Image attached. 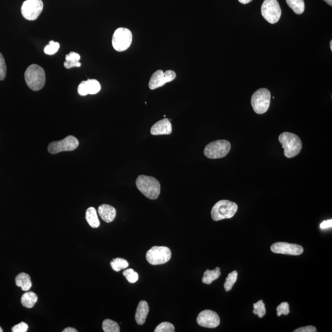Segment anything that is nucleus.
<instances>
[{
  "label": "nucleus",
  "mask_w": 332,
  "mask_h": 332,
  "mask_svg": "<svg viewBox=\"0 0 332 332\" xmlns=\"http://www.w3.org/2000/svg\"><path fill=\"white\" fill-rule=\"evenodd\" d=\"M86 88L88 94H96L101 89V86L96 80H87L85 81Z\"/></svg>",
  "instance_id": "nucleus-24"
},
{
  "label": "nucleus",
  "mask_w": 332,
  "mask_h": 332,
  "mask_svg": "<svg viewBox=\"0 0 332 332\" xmlns=\"http://www.w3.org/2000/svg\"><path fill=\"white\" fill-rule=\"evenodd\" d=\"M6 65L3 55L0 53V81H3L6 75Z\"/></svg>",
  "instance_id": "nucleus-33"
},
{
  "label": "nucleus",
  "mask_w": 332,
  "mask_h": 332,
  "mask_svg": "<svg viewBox=\"0 0 332 332\" xmlns=\"http://www.w3.org/2000/svg\"><path fill=\"white\" fill-rule=\"evenodd\" d=\"M16 284L18 287L21 288L24 291H28L32 286L31 278L27 273H20L16 276Z\"/></svg>",
  "instance_id": "nucleus-18"
},
{
  "label": "nucleus",
  "mask_w": 332,
  "mask_h": 332,
  "mask_svg": "<svg viewBox=\"0 0 332 332\" xmlns=\"http://www.w3.org/2000/svg\"><path fill=\"white\" fill-rule=\"evenodd\" d=\"M63 332H78V331L75 329L72 328V327H67L64 330Z\"/></svg>",
  "instance_id": "nucleus-37"
},
{
  "label": "nucleus",
  "mask_w": 332,
  "mask_h": 332,
  "mask_svg": "<svg viewBox=\"0 0 332 332\" xmlns=\"http://www.w3.org/2000/svg\"><path fill=\"white\" fill-rule=\"evenodd\" d=\"M288 6L297 15H301L305 11L304 0H286Z\"/></svg>",
  "instance_id": "nucleus-23"
},
{
  "label": "nucleus",
  "mask_w": 332,
  "mask_h": 332,
  "mask_svg": "<svg viewBox=\"0 0 332 332\" xmlns=\"http://www.w3.org/2000/svg\"><path fill=\"white\" fill-rule=\"evenodd\" d=\"M79 146L78 139L74 136H69L63 140L53 141L48 146V152L51 154H57L62 152H70L76 149Z\"/></svg>",
  "instance_id": "nucleus-10"
},
{
  "label": "nucleus",
  "mask_w": 332,
  "mask_h": 332,
  "mask_svg": "<svg viewBox=\"0 0 332 332\" xmlns=\"http://www.w3.org/2000/svg\"><path fill=\"white\" fill-rule=\"evenodd\" d=\"M171 255L170 248L164 246H154L147 252L146 259L148 263L152 265H159L170 261Z\"/></svg>",
  "instance_id": "nucleus-7"
},
{
  "label": "nucleus",
  "mask_w": 332,
  "mask_h": 332,
  "mask_svg": "<svg viewBox=\"0 0 332 332\" xmlns=\"http://www.w3.org/2000/svg\"><path fill=\"white\" fill-rule=\"evenodd\" d=\"M266 311L265 305L263 300H259L257 303L254 304V310L253 313L259 315L260 318H262L266 315Z\"/></svg>",
  "instance_id": "nucleus-28"
},
{
  "label": "nucleus",
  "mask_w": 332,
  "mask_h": 332,
  "mask_svg": "<svg viewBox=\"0 0 332 332\" xmlns=\"http://www.w3.org/2000/svg\"><path fill=\"white\" fill-rule=\"evenodd\" d=\"M279 141L282 144L285 157L287 158L296 157L302 148V142L299 137L290 132H283L279 137Z\"/></svg>",
  "instance_id": "nucleus-3"
},
{
  "label": "nucleus",
  "mask_w": 332,
  "mask_h": 332,
  "mask_svg": "<svg viewBox=\"0 0 332 332\" xmlns=\"http://www.w3.org/2000/svg\"><path fill=\"white\" fill-rule=\"evenodd\" d=\"M221 275V271H220V268L219 267L216 268L213 270H207L204 272L203 279H202V281L204 284H210L211 283L214 281L216 280H217Z\"/></svg>",
  "instance_id": "nucleus-21"
},
{
  "label": "nucleus",
  "mask_w": 332,
  "mask_h": 332,
  "mask_svg": "<svg viewBox=\"0 0 332 332\" xmlns=\"http://www.w3.org/2000/svg\"><path fill=\"white\" fill-rule=\"evenodd\" d=\"M271 102V92L266 88L257 90L252 95L251 104L255 113L262 115L268 111Z\"/></svg>",
  "instance_id": "nucleus-6"
},
{
  "label": "nucleus",
  "mask_w": 332,
  "mask_h": 332,
  "mask_svg": "<svg viewBox=\"0 0 332 332\" xmlns=\"http://www.w3.org/2000/svg\"><path fill=\"white\" fill-rule=\"evenodd\" d=\"M196 320L199 326L206 328H216L220 323V317L217 313L209 310L199 313Z\"/></svg>",
  "instance_id": "nucleus-13"
},
{
  "label": "nucleus",
  "mask_w": 332,
  "mask_h": 332,
  "mask_svg": "<svg viewBox=\"0 0 332 332\" xmlns=\"http://www.w3.org/2000/svg\"><path fill=\"white\" fill-rule=\"evenodd\" d=\"M110 265L114 271L119 272L122 269H126L129 266V263L125 259L117 258L110 262Z\"/></svg>",
  "instance_id": "nucleus-25"
},
{
  "label": "nucleus",
  "mask_w": 332,
  "mask_h": 332,
  "mask_svg": "<svg viewBox=\"0 0 332 332\" xmlns=\"http://www.w3.org/2000/svg\"><path fill=\"white\" fill-rule=\"evenodd\" d=\"M330 46H331V50L332 51V41H331V43H330Z\"/></svg>",
  "instance_id": "nucleus-40"
},
{
  "label": "nucleus",
  "mask_w": 332,
  "mask_h": 332,
  "mask_svg": "<svg viewBox=\"0 0 332 332\" xmlns=\"http://www.w3.org/2000/svg\"><path fill=\"white\" fill-rule=\"evenodd\" d=\"M238 205L234 202L221 200L213 206L211 210V217L214 221L231 219L238 210Z\"/></svg>",
  "instance_id": "nucleus-4"
},
{
  "label": "nucleus",
  "mask_w": 332,
  "mask_h": 332,
  "mask_svg": "<svg viewBox=\"0 0 332 332\" xmlns=\"http://www.w3.org/2000/svg\"><path fill=\"white\" fill-rule=\"evenodd\" d=\"M25 80L30 89L38 91L42 89L45 85V70L38 65H31L25 72Z\"/></svg>",
  "instance_id": "nucleus-2"
},
{
  "label": "nucleus",
  "mask_w": 332,
  "mask_h": 332,
  "mask_svg": "<svg viewBox=\"0 0 332 332\" xmlns=\"http://www.w3.org/2000/svg\"><path fill=\"white\" fill-rule=\"evenodd\" d=\"M37 301H38V296L33 292H27L22 296V305L27 308H34Z\"/></svg>",
  "instance_id": "nucleus-22"
},
{
  "label": "nucleus",
  "mask_w": 332,
  "mask_h": 332,
  "mask_svg": "<svg viewBox=\"0 0 332 332\" xmlns=\"http://www.w3.org/2000/svg\"><path fill=\"white\" fill-rule=\"evenodd\" d=\"M80 55L78 53L71 52L66 55V62H64V67L69 69L73 67H80L81 64L80 62Z\"/></svg>",
  "instance_id": "nucleus-20"
},
{
  "label": "nucleus",
  "mask_w": 332,
  "mask_h": 332,
  "mask_svg": "<svg viewBox=\"0 0 332 332\" xmlns=\"http://www.w3.org/2000/svg\"><path fill=\"white\" fill-rule=\"evenodd\" d=\"M102 329L105 332H119L120 326L117 322L110 319H105L102 323Z\"/></svg>",
  "instance_id": "nucleus-26"
},
{
  "label": "nucleus",
  "mask_w": 332,
  "mask_h": 332,
  "mask_svg": "<svg viewBox=\"0 0 332 332\" xmlns=\"http://www.w3.org/2000/svg\"><path fill=\"white\" fill-rule=\"evenodd\" d=\"M176 78V73L173 70L164 72L161 70L156 71L151 76L149 81L150 89L154 90L163 87L166 83L171 82Z\"/></svg>",
  "instance_id": "nucleus-12"
},
{
  "label": "nucleus",
  "mask_w": 332,
  "mask_h": 332,
  "mask_svg": "<svg viewBox=\"0 0 332 332\" xmlns=\"http://www.w3.org/2000/svg\"><path fill=\"white\" fill-rule=\"evenodd\" d=\"M281 9L277 0H264L262 6V15L264 19L275 24L280 19Z\"/></svg>",
  "instance_id": "nucleus-9"
},
{
  "label": "nucleus",
  "mask_w": 332,
  "mask_h": 332,
  "mask_svg": "<svg viewBox=\"0 0 332 332\" xmlns=\"http://www.w3.org/2000/svg\"><path fill=\"white\" fill-rule=\"evenodd\" d=\"M98 213L102 219L106 223L113 222L117 215V210L115 208L108 204H102L100 206Z\"/></svg>",
  "instance_id": "nucleus-16"
},
{
  "label": "nucleus",
  "mask_w": 332,
  "mask_h": 332,
  "mask_svg": "<svg viewBox=\"0 0 332 332\" xmlns=\"http://www.w3.org/2000/svg\"><path fill=\"white\" fill-rule=\"evenodd\" d=\"M123 275L124 277L126 278V280H128V282L131 283V284H134V283L138 281L139 280V275L138 273L136 272L132 269H127L126 270L124 271L123 272Z\"/></svg>",
  "instance_id": "nucleus-29"
},
{
  "label": "nucleus",
  "mask_w": 332,
  "mask_h": 332,
  "mask_svg": "<svg viewBox=\"0 0 332 332\" xmlns=\"http://www.w3.org/2000/svg\"><path fill=\"white\" fill-rule=\"evenodd\" d=\"M132 42V34L126 28L121 27L115 30L112 38L113 47L118 52L127 50Z\"/></svg>",
  "instance_id": "nucleus-8"
},
{
  "label": "nucleus",
  "mask_w": 332,
  "mask_h": 332,
  "mask_svg": "<svg viewBox=\"0 0 332 332\" xmlns=\"http://www.w3.org/2000/svg\"><path fill=\"white\" fill-rule=\"evenodd\" d=\"M231 143L225 140L212 141L206 146L204 154L210 159H219L226 157L230 152Z\"/></svg>",
  "instance_id": "nucleus-5"
},
{
  "label": "nucleus",
  "mask_w": 332,
  "mask_h": 332,
  "mask_svg": "<svg viewBox=\"0 0 332 332\" xmlns=\"http://www.w3.org/2000/svg\"><path fill=\"white\" fill-rule=\"evenodd\" d=\"M3 332V329H2L1 327H0V332Z\"/></svg>",
  "instance_id": "nucleus-41"
},
{
  "label": "nucleus",
  "mask_w": 332,
  "mask_h": 332,
  "mask_svg": "<svg viewBox=\"0 0 332 332\" xmlns=\"http://www.w3.org/2000/svg\"><path fill=\"white\" fill-rule=\"evenodd\" d=\"M294 332H316L317 329L315 327L309 326L301 327V328L295 330Z\"/></svg>",
  "instance_id": "nucleus-35"
},
{
  "label": "nucleus",
  "mask_w": 332,
  "mask_h": 332,
  "mask_svg": "<svg viewBox=\"0 0 332 332\" xmlns=\"http://www.w3.org/2000/svg\"><path fill=\"white\" fill-rule=\"evenodd\" d=\"M60 48L59 43L55 42L54 41H51L50 44L46 46L45 50V53L48 55H54L56 53Z\"/></svg>",
  "instance_id": "nucleus-31"
},
{
  "label": "nucleus",
  "mask_w": 332,
  "mask_h": 332,
  "mask_svg": "<svg viewBox=\"0 0 332 332\" xmlns=\"http://www.w3.org/2000/svg\"><path fill=\"white\" fill-rule=\"evenodd\" d=\"M238 272L236 271H233L227 276L224 284V288L227 292L229 291L233 288L238 279Z\"/></svg>",
  "instance_id": "nucleus-27"
},
{
  "label": "nucleus",
  "mask_w": 332,
  "mask_h": 332,
  "mask_svg": "<svg viewBox=\"0 0 332 332\" xmlns=\"http://www.w3.org/2000/svg\"><path fill=\"white\" fill-rule=\"evenodd\" d=\"M290 313L289 305L287 302L280 303L277 307V315L280 316L282 315H288Z\"/></svg>",
  "instance_id": "nucleus-32"
},
{
  "label": "nucleus",
  "mask_w": 332,
  "mask_h": 332,
  "mask_svg": "<svg viewBox=\"0 0 332 332\" xmlns=\"http://www.w3.org/2000/svg\"><path fill=\"white\" fill-rule=\"evenodd\" d=\"M43 9L42 0H26L22 4L21 13L25 19L35 20L41 15Z\"/></svg>",
  "instance_id": "nucleus-11"
},
{
  "label": "nucleus",
  "mask_w": 332,
  "mask_h": 332,
  "mask_svg": "<svg viewBox=\"0 0 332 332\" xmlns=\"http://www.w3.org/2000/svg\"><path fill=\"white\" fill-rule=\"evenodd\" d=\"M332 226V220H326V221H324L323 222L321 223V224L320 225V228H321L322 229L329 228V227H331Z\"/></svg>",
  "instance_id": "nucleus-36"
},
{
  "label": "nucleus",
  "mask_w": 332,
  "mask_h": 332,
  "mask_svg": "<svg viewBox=\"0 0 332 332\" xmlns=\"http://www.w3.org/2000/svg\"><path fill=\"white\" fill-rule=\"evenodd\" d=\"M271 250L276 254L299 255L304 251L302 246L287 243H276L271 246Z\"/></svg>",
  "instance_id": "nucleus-14"
},
{
  "label": "nucleus",
  "mask_w": 332,
  "mask_h": 332,
  "mask_svg": "<svg viewBox=\"0 0 332 332\" xmlns=\"http://www.w3.org/2000/svg\"><path fill=\"white\" fill-rule=\"evenodd\" d=\"M175 327L170 322H164L157 326L155 330V332H174Z\"/></svg>",
  "instance_id": "nucleus-30"
},
{
  "label": "nucleus",
  "mask_w": 332,
  "mask_h": 332,
  "mask_svg": "<svg viewBox=\"0 0 332 332\" xmlns=\"http://www.w3.org/2000/svg\"><path fill=\"white\" fill-rule=\"evenodd\" d=\"M29 329V326L27 324L24 322H20V323L16 325L12 328V332H26Z\"/></svg>",
  "instance_id": "nucleus-34"
},
{
  "label": "nucleus",
  "mask_w": 332,
  "mask_h": 332,
  "mask_svg": "<svg viewBox=\"0 0 332 332\" xmlns=\"http://www.w3.org/2000/svg\"><path fill=\"white\" fill-rule=\"evenodd\" d=\"M238 1H240L241 3L246 4L249 3L252 0H238Z\"/></svg>",
  "instance_id": "nucleus-38"
},
{
  "label": "nucleus",
  "mask_w": 332,
  "mask_h": 332,
  "mask_svg": "<svg viewBox=\"0 0 332 332\" xmlns=\"http://www.w3.org/2000/svg\"><path fill=\"white\" fill-rule=\"evenodd\" d=\"M173 127H172L170 120L168 118H164L155 123L151 128V134L153 136H159V135H169L172 133Z\"/></svg>",
  "instance_id": "nucleus-15"
},
{
  "label": "nucleus",
  "mask_w": 332,
  "mask_h": 332,
  "mask_svg": "<svg viewBox=\"0 0 332 332\" xmlns=\"http://www.w3.org/2000/svg\"><path fill=\"white\" fill-rule=\"evenodd\" d=\"M148 313H149V306L147 301H140L137 308L136 315H135L137 323L139 325L145 324Z\"/></svg>",
  "instance_id": "nucleus-17"
},
{
  "label": "nucleus",
  "mask_w": 332,
  "mask_h": 332,
  "mask_svg": "<svg viewBox=\"0 0 332 332\" xmlns=\"http://www.w3.org/2000/svg\"><path fill=\"white\" fill-rule=\"evenodd\" d=\"M326 1L327 4H329L330 6L332 5V0H324Z\"/></svg>",
  "instance_id": "nucleus-39"
},
{
  "label": "nucleus",
  "mask_w": 332,
  "mask_h": 332,
  "mask_svg": "<svg viewBox=\"0 0 332 332\" xmlns=\"http://www.w3.org/2000/svg\"><path fill=\"white\" fill-rule=\"evenodd\" d=\"M86 219H87L90 226L94 227V228L98 227L101 224L96 209L92 208V207L87 209V212H86Z\"/></svg>",
  "instance_id": "nucleus-19"
},
{
  "label": "nucleus",
  "mask_w": 332,
  "mask_h": 332,
  "mask_svg": "<svg viewBox=\"0 0 332 332\" xmlns=\"http://www.w3.org/2000/svg\"><path fill=\"white\" fill-rule=\"evenodd\" d=\"M136 186L144 196L150 199H157L161 192L159 181L150 176L139 175L136 180Z\"/></svg>",
  "instance_id": "nucleus-1"
}]
</instances>
